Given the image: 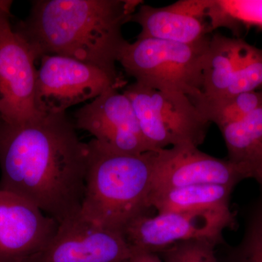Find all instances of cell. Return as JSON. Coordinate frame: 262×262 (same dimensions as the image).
Masks as SVG:
<instances>
[{"mask_svg": "<svg viewBox=\"0 0 262 262\" xmlns=\"http://www.w3.org/2000/svg\"><path fill=\"white\" fill-rule=\"evenodd\" d=\"M220 130L227 146V159L252 168L262 154V105L242 120L228 124Z\"/></svg>", "mask_w": 262, "mask_h": 262, "instance_id": "9a60e30c", "label": "cell"}, {"mask_svg": "<svg viewBox=\"0 0 262 262\" xmlns=\"http://www.w3.org/2000/svg\"><path fill=\"white\" fill-rule=\"evenodd\" d=\"M58 227V222L35 205L0 190V262L32 261Z\"/></svg>", "mask_w": 262, "mask_h": 262, "instance_id": "8fae6325", "label": "cell"}, {"mask_svg": "<svg viewBox=\"0 0 262 262\" xmlns=\"http://www.w3.org/2000/svg\"><path fill=\"white\" fill-rule=\"evenodd\" d=\"M202 116L219 128L239 121L262 105V91L213 98L203 93L190 98Z\"/></svg>", "mask_w": 262, "mask_h": 262, "instance_id": "2e32d148", "label": "cell"}, {"mask_svg": "<svg viewBox=\"0 0 262 262\" xmlns=\"http://www.w3.org/2000/svg\"><path fill=\"white\" fill-rule=\"evenodd\" d=\"M235 226V215L230 208L168 212L141 215L122 234L134 251L158 253L184 241H207L218 246L224 242V231Z\"/></svg>", "mask_w": 262, "mask_h": 262, "instance_id": "ba28073f", "label": "cell"}, {"mask_svg": "<svg viewBox=\"0 0 262 262\" xmlns=\"http://www.w3.org/2000/svg\"><path fill=\"white\" fill-rule=\"evenodd\" d=\"M206 0H184L164 8L141 4L130 21L141 27L137 38L198 44L211 39L213 31L206 18Z\"/></svg>", "mask_w": 262, "mask_h": 262, "instance_id": "4fadbf2b", "label": "cell"}, {"mask_svg": "<svg viewBox=\"0 0 262 262\" xmlns=\"http://www.w3.org/2000/svg\"><path fill=\"white\" fill-rule=\"evenodd\" d=\"M252 178L259 184L262 189V154L259 158L253 164L252 168Z\"/></svg>", "mask_w": 262, "mask_h": 262, "instance_id": "7402d4cb", "label": "cell"}, {"mask_svg": "<svg viewBox=\"0 0 262 262\" xmlns=\"http://www.w3.org/2000/svg\"><path fill=\"white\" fill-rule=\"evenodd\" d=\"M252 178L251 167L220 159L191 145L155 150L151 194L186 186H232ZM150 194V195H151Z\"/></svg>", "mask_w": 262, "mask_h": 262, "instance_id": "9c48e42d", "label": "cell"}, {"mask_svg": "<svg viewBox=\"0 0 262 262\" xmlns=\"http://www.w3.org/2000/svg\"><path fill=\"white\" fill-rule=\"evenodd\" d=\"M123 94L130 100L143 136L152 151L167 146L198 147L206 139L207 121L187 95L165 92L134 82Z\"/></svg>", "mask_w": 262, "mask_h": 262, "instance_id": "5b68a950", "label": "cell"}, {"mask_svg": "<svg viewBox=\"0 0 262 262\" xmlns=\"http://www.w3.org/2000/svg\"><path fill=\"white\" fill-rule=\"evenodd\" d=\"M206 15L213 30L227 27L239 34L243 26L262 29V0H208Z\"/></svg>", "mask_w": 262, "mask_h": 262, "instance_id": "e0dca14e", "label": "cell"}, {"mask_svg": "<svg viewBox=\"0 0 262 262\" xmlns=\"http://www.w3.org/2000/svg\"><path fill=\"white\" fill-rule=\"evenodd\" d=\"M65 113L22 124L0 120V190L37 206L58 224L80 213L89 160Z\"/></svg>", "mask_w": 262, "mask_h": 262, "instance_id": "6da1fadb", "label": "cell"}, {"mask_svg": "<svg viewBox=\"0 0 262 262\" xmlns=\"http://www.w3.org/2000/svg\"><path fill=\"white\" fill-rule=\"evenodd\" d=\"M111 88L75 113L77 129L87 131L108 149L126 154L152 151L143 136L129 98Z\"/></svg>", "mask_w": 262, "mask_h": 262, "instance_id": "30bf717a", "label": "cell"}, {"mask_svg": "<svg viewBox=\"0 0 262 262\" xmlns=\"http://www.w3.org/2000/svg\"><path fill=\"white\" fill-rule=\"evenodd\" d=\"M260 89H262V49L242 39L231 63L227 90L222 97Z\"/></svg>", "mask_w": 262, "mask_h": 262, "instance_id": "ac0fdd59", "label": "cell"}, {"mask_svg": "<svg viewBox=\"0 0 262 262\" xmlns=\"http://www.w3.org/2000/svg\"><path fill=\"white\" fill-rule=\"evenodd\" d=\"M39 60L35 103L43 115L65 113L71 106L94 100L111 88L122 89L127 83L121 75H111L67 57L51 55Z\"/></svg>", "mask_w": 262, "mask_h": 262, "instance_id": "52a82bcc", "label": "cell"}, {"mask_svg": "<svg viewBox=\"0 0 262 262\" xmlns=\"http://www.w3.org/2000/svg\"><path fill=\"white\" fill-rule=\"evenodd\" d=\"M210 41L187 45L137 38L135 42L127 43L118 62L137 83L192 98L203 89Z\"/></svg>", "mask_w": 262, "mask_h": 262, "instance_id": "277c9868", "label": "cell"}, {"mask_svg": "<svg viewBox=\"0 0 262 262\" xmlns=\"http://www.w3.org/2000/svg\"><path fill=\"white\" fill-rule=\"evenodd\" d=\"M234 189L214 184L173 188L151 194L149 206L159 213L227 209Z\"/></svg>", "mask_w": 262, "mask_h": 262, "instance_id": "5bb4252c", "label": "cell"}, {"mask_svg": "<svg viewBox=\"0 0 262 262\" xmlns=\"http://www.w3.org/2000/svg\"><path fill=\"white\" fill-rule=\"evenodd\" d=\"M133 253L123 234L78 214L60 224L54 237L31 262H127Z\"/></svg>", "mask_w": 262, "mask_h": 262, "instance_id": "7c38bea8", "label": "cell"}, {"mask_svg": "<svg viewBox=\"0 0 262 262\" xmlns=\"http://www.w3.org/2000/svg\"><path fill=\"white\" fill-rule=\"evenodd\" d=\"M79 215L93 225L123 233L133 221L148 214L155 151L117 152L92 139Z\"/></svg>", "mask_w": 262, "mask_h": 262, "instance_id": "3957f363", "label": "cell"}, {"mask_svg": "<svg viewBox=\"0 0 262 262\" xmlns=\"http://www.w3.org/2000/svg\"><path fill=\"white\" fill-rule=\"evenodd\" d=\"M139 0H38L28 17L13 27L39 60L64 56L120 76L115 63L127 42L123 25Z\"/></svg>", "mask_w": 262, "mask_h": 262, "instance_id": "7a4b0ae2", "label": "cell"}, {"mask_svg": "<svg viewBox=\"0 0 262 262\" xmlns=\"http://www.w3.org/2000/svg\"><path fill=\"white\" fill-rule=\"evenodd\" d=\"M224 262H262V196L248 213L242 239Z\"/></svg>", "mask_w": 262, "mask_h": 262, "instance_id": "d6986e66", "label": "cell"}, {"mask_svg": "<svg viewBox=\"0 0 262 262\" xmlns=\"http://www.w3.org/2000/svg\"><path fill=\"white\" fill-rule=\"evenodd\" d=\"M127 262H163L157 253L134 251Z\"/></svg>", "mask_w": 262, "mask_h": 262, "instance_id": "44dd1931", "label": "cell"}, {"mask_svg": "<svg viewBox=\"0 0 262 262\" xmlns=\"http://www.w3.org/2000/svg\"><path fill=\"white\" fill-rule=\"evenodd\" d=\"M216 246L207 241H184L157 254L163 262H220L215 253Z\"/></svg>", "mask_w": 262, "mask_h": 262, "instance_id": "ffe728a7", "label": "cell"}, {"mask_svg": "<svg viewBox=\"0 0 262 262\" xmlns=\"http://www.w3.org/2000/svg\"><path fill=\"white\" fill-rule=\"evenodd\" d=\"M12 1H0V120L22 124L44 116L35 103L37 57L10 24Z\"/></svg>", "mask_w": 262, "mask_h": 262, "instance_id": "8992f818", "label": "cell"}]
</instances>
